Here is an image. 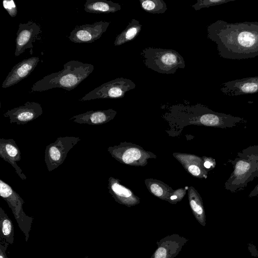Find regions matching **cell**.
Listing matches in <instances>:
<instances>
[{"mask_svg":"<svg viewBox=\"0 0 258 258\" xmlns=\"http://www.w3.org/2000/svg\"><path fill=\"white\" fill-rule=\"evenodd\" d=\"M216 165L215 161L211 158L206 157L204 159V166L207 169H213Z\"/></svg>","mask_w":258,"mask_h":258,"instance_id":"cell-27","label":"cell"},{"mask_svg":"<svg viewBox=\"0 0 258 258\" xmlns=\"http://www.w3.org/2000/svg\"><path fill=\"white\" fill-rule=\"evenodd\" d=\"M170 114L172 117L192 120L198 124L221 128H232L246 122L244 118L215 112L201 104L174 105L171 106Z\"/></svg>","mask_w":258,"mask_h":258,"instance_id":"cell-2","label":"cell"},{"mask_svg":"<svg viewBox=\"0 0 258 258\" xmlns=\"http://www.w3.org/2000/svg\"><path fill=\"white\" fill-rule=\"evenodd\" d=\"M94 68L92 64L70 60L63 65L62 70L46 76L34 83L32 91L41 92L55 88L73 90L92 73Z\"/></svg>","mask_w":258,"mask_h":258,"instance_id":"cell-3","label":"cell"},{"mask_svg":"<svg viewBox=\"0 0 258 258\" xmlns=\"http://www.w3.org/2000/svg\"><path fill=\"white\" fill-rule=\"evenodd\" d=\"M141 55L148 69L159 73L172 74L185 67L183 57L173 49L148 47L142 50Z\"/></svg>","mask_w":258,"mask_h":258,"instance_id":"cell-5","label":"cell"},{"mask_svg":"<svg viewBox=\"0 0 258 258\" xmlns=\"http://www.w3.org/2000/svg\"><path fill=\"white\" fill-rule=\"evenodd\" d=\"M110 22L104 21L91 24H84L76 27L70 33L69 39L77 43H91L99 39Z\"/></svg>","mask_w":258,"mask_h":258,"instance_id":"cell-10","label":"cell"},{"mask_svg":"<svg viewBox=\"0 0 258 258\" xmlns=\"http://www.w3.org/2000/svg\"><path fill=\"white\" fill-rule=\"evenodd\" d=\"M235 0H197V3L191 6L196 10L198 11L203 8L224 4Z\"/></svg>","mask_w":258,"mask_h":258,"instance_id":"cell-24","label":"cell"},{"mask_svg":"<svg viewBox=\"0 0 258 258\" xmlns=\"http://www.w3.org/2000/svg\"><path fill=\"white\" fill-rule=\"evenodd\" d=\"M143 10L151 14H163L167 10V5L163 0H140Z\"/></svg>","mask_w":258,"mask_h":258,"instance_id":"cell-23","label":"cell"},{"mask_svg":"<svg viewBox=\"0 0 258 258\" xmlns=\"http://www.w3.org/2000/svg\"><path fill=\"white\" fill-rule=\"evenodd\" d=\"M207 32L222 58L239 60L258 56V22L232 23L218 20L207 27Z\"/></svg>","mask_w":258,"mask_h":258,"instance_id":"cell-1","label":"cell"},{"mask_svg":"<svg viewBox=\"0 0 258 258\" xmlns=\"http://www.w3.org/2000/svg\"><path fill=\"white\" fill-rule=\"evenodd\" d=\"M188 240L178 234L167 235L157 242V247L150 258H174Z\"/></svg>","mask_w":258,"mask_h":258,"instance_id":"cell-11","label":"cell"},{"mask_svg":"<svg viewBox=\"0 0 258 258\" xmlns=\"http://www.w3.org/2000/svg\"><path fill=\"white\" fill-rule=\"evenodd\" d=\"M136 84L130 79L117 78L101 85L79 100L84 101L96 99L123 98L127 92L134 89Z\"/></svg>","mask_w":258,"mask_h":258,"instance_id":"cell-7","label":"cell"},{"mask_svg":"<svg viewBox=\"0 0 258 258\" xmlns=\"http://www.w3.org/2000/svg\"><path fill=\"white\" fill-rule=\"evenodd\" d=\"M108 188L109 193L119 204L130 207L140 203V199L131 190L121 185L117 179L109 177Z\"/></svg>","mask_w":258,"mask_h":258,"instance_id":"cell-17","label":"cell"},{"mask_svg":"<svg viewBox=\"0 0 258 258\" xmlns=\"http://www.w3.org/2000/svg\"><path fill=\"white\" fill-rule=\"evenodd\" d=\"M252 254H254V256H256V257L258 258V252H257V250H256V249H254V253H252Z\"/></svg>","mask_w":258,"mask_h":258,"instance_id":"cell-30","label":"cell"},{"mask_svg":"<svg viewBox=\"0 0 258 258\" xmlns=\"http://www.w3.org/2000/svg\"><path fill=\"white\" fill-rule=\"evenodd\" d=\"M108 151L112 157L118 161L130 165H144V163H147V160L153 155L145 151L140 147L125 145L123 143L108 147Z\"/></svg>","mask_w":258,"mask_h":258,"instance_id":"cell-9","label":"cell"},{"mask_svg":"<svg viewBox=\"0 0 258 258\" xmlns=\"http://www.w3.org/2000/svg\"><path fill=\"white\" fill-rule=\"evenodd\" d=\"M42 113V108L39 103L27 102L23 105L8 110L4 116L9 117L11 123L25 124L36 119Z\"/></svg>","mask_w":258,"mask_h":258,"instance_id":"cell-12","label":"cell"},{"mask_svg":"<svg viewBox=\"0 0 258 258\" xmlns=\"http://www.w3.org/2000/svg\"><path fill=\"white\" fill-rule=\"evenodd\" d=\"M188 198L189 205L196 219L202 226H205L206 224V215L201 197L194 189V192H191L190 189Z\"/></svg>","mask_w":258,"mask_h":258,"instance_id":"cell-21","label":"cell"},{"mask_svg":"<svg viewBox=\"0 0 258 258\" xmlns=\"http://www.w3.org/2000/svg\"><path fill=\"white\" fill-rule=\"evenodd\" d=\"M142 27L139 21L132 19L125 29L116 37L114 46H119L133 40L139 35Z\"/></svg>","mask_w":258,"mask_h":258,"instance_id":"cell-20","label":"cell"},{"mask_svg":"<svg viewBox=\"0 0 258 258\" xmlns=\"http://www.w3.org/2000/svg\"><path fill=\"white\" fill-rule=\"evenodd\" d=\"M0 242L12 244L14 239V225L2 207H0Z\"/></svg>","mask_w":258,"mask_h":258,"instance_id":"cell-22","label":"cell"},{"mask_svg":"<svg viewBox=\"0 0 258 258\" xmlns=\"http://www.w3.org/2000/svg\"><path fill=\"white\" fill-rule=\"evenodd\" d=\"M222 85L221 92L230 96L258 93V77L237 79L225 82Z\"/></svg>","mask_w":258,"mask_h":258,"instance_id":"cell-14","label":"cell"},{"mask_svg":"<svg viewBox=\"0 0 258 258\" xmlns=\"http://www.w3.org/2000/svg\"><path fill=\"white\" fill-rule=\"evenodd\" d=\"M0 196L11 209L18 225L27 242L29 238L33 217L27 215L23 209L24 201L13 188L0 179Z\"/></svg>","mask_w":258,"mask_h":258,"instance_id":"cell-6","label":"cell"},{"mask_svg":"<svg viewBox=\"0 0 258 258\" xmlns=\"http://www.w3.org/2000/svg\"><path fill=\"white\" fill-rule=\"evenodd\" d=\"M39 61V57L32 56L15 65L3 82L2 88L10 87L27 78L34 70Z\"/></svg>","mask_w":258,"mask_h":258,"instance_id":"cell-15","label":"cell"},{"mask_svg":"<svg viewBox=\"0 0 258 258\" xmlns=\"http://www.w3.org/2000/svg\"><path fill=\"white\" fill-rule=\"evenodd\" d=\"M0 157L14 168L16 173L22 180L27 178L17 164V162L20 161L21 159V152L14 139H0Z\"/></svg>","mask_w":258,"mask_h":258,"instance_id":"cell-16","label":"cell"},{"mask_svg":"<svg viewBox=\"0 0 258 258\" xmlns=\"http://www.w3.org/2000/svg\"><path fill=\"white\" fill-rule=\"evenodd\" d=\"M81 140L80 138L66 136L58 137L46 147L44 161L50 172L57 168L64 161L69 151Z\"/></svg>","mask_w":258,"mask_h":258,"instance_id":"cell-8","label":"cell"},{"mask_svg":"<svg viewBox=\"0 0 258 258\" xmlns=\"http://www.w3.org/2000/svg\"><path fill=\"white\" fill-rule=\"evenodd\" d=\"M163 187H164L163 185H161L157 183H152L150 185L151 192H152L155 196L163 200L168 201L167 198L164 194V191L165 190Z\"/></svg>","mask_w":258,"mask_h":258,"instance_id":"cell-25","label":"cell"},{"mask_svg":"<svg viewBox=\"0 0 258 258\" xmlns=\"http://www.w3.org/2000/svg\"><path fill=\"white\" fill-rule=\"evenodd\" d=\"M254 197H258V183L251 191L248 195L249 198H252Z\"/></svg>","mask_w":258,"mask_h":258,"instance_id":"cell-29","label":"cell"},{"mask_svg":"<svg viewBox=\"0 0 258 258\" xmlns=\"http://www.w3.org/2000/svg\"><path fill=\"white\" fill-rule=\"evenodd\" d=\"M121 9V6L111 1L87 0L84 5L86 12L100 14L115 13Z\"/></svg>","mask_w":258,"mask_h":258,"instance_id":"cell-19","label":"cell"},{"mask_svg":"<svg viewBox=\"0 0 258 258\" xmlns=\"http://www.w3.org/2000/svg\"><path fill=\"white\" fill-rule=\"evenodd\" d=\"M3 5L11 17H15L17 15V7L13 0L3 1Z\"/></svg>","mask_w":258,"mask_h":258,"instance_id":"cell-26","label":"cell"},{"mask_svg":"<svg viewBox=\"0 0 258 258\" xmlns=\"http://www.w3.org/2000/svg\"><path fill=\"white\" fill-rule=\"evenodd\" d=\"M228 162L233 170L224 184V188L232 193L244 190L248 184L258 178V145L250 146L237 153Z\"/></svg>","mask_w":258,"mask_h":258,"instance_id":"cell-4","label":"cell"},{"mask_svg":"<svg viewBox=\"0 0 258 258\" xmlns=\"http://www.w3.org/2000/svg\"><path fill=\"white\" fill-rule=\"evenodd\" d=\"M9 244L7 242H0V258H9L6 253Z\"/></svg>","mask_w":258,"mask_h":258,"instance_id":"cell-28","label":"cell"},{"mask_svg":"<svg viewBox=\"0 0 258 258\" xmlns=\"http://www.w3.org/2000/svg\"><path fill=\"white\" fill-rule=\"evenodd\" d=\"M41 31L40 26L32 21L25 24L20 23L16 39L15 56H19L28 48H32V42Z\"/></svg>","mask_w":258,"mask_h":258,"instance_id":"cell-13","label":"cell"},{"mask_svg":"<svg viewBox=\"0 0 258 258\" xmlns=\"http://www.w3.org/2000/svg\"><path fill=\"white\" fill-rule=\"evenodd\" d=\"M117 112L112 109L91 110L72 116L70 120L80 124L100 125L113 119Z\"/></svg>","mask_w":258,"mask_h":258,"instance_id":"cell-18","label":"cell"}]
</instances>
